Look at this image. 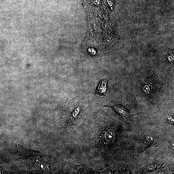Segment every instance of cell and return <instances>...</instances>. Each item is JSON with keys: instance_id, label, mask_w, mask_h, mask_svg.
<instances>
[{"instance_id": "cell-5", "label": "cell", "mask_w": 174, "mask_h": 174, "mask_svg": "<svg viewBox=\"0 0 174 174\" xmlns=\"http://www.w3.org/2000/svg\"><path fill=\"white\" fill-rule=\"evenodd\" d=\"M81 100L75 98L69 101L66 110V118L70 122H72L80 116L83 109V104Z\"/></svg>"}, {"instance_id": "cell-7", "label": "cell", "mask_w": 174, "mask_h": 174, "mask_svg": "<svg viewBox=\"0 0 174 174\" xmlns=\"http://www.w3.org/2000/svg\"><path fill=\"white\" fill-rule=\"evenodd\" d=\"M100 173L102 174H131V169L129 164L116 163L113 166Z\"/></svg>"}, {"instance_id": "cell-1", "label": "cell", "mask_w": 174, "mask_h": 174, "mask_svg": "<svg viewBox=\"0 0 174 174\" xmlns=\"http://www.w3.org/2000/svg\"><path fill=\"white\" fill-rule=\"evenodd\" d=\"M165 80L154 68H142L138 71L133 80L135 106L149 114L157 111L167 87Z\"/></svg>"}, {"instance_id": "cell-8", "label": "cell", "mask_w": 174, "mask_h": 174, "mask_svg": "<svg viewBox=\"0 0 174 174\" xmlns=\"http://www.w3.org/2000/svg\"><path fill=\"white\" fill-rule=\"evenodd\" d=\"M108 80L107 78L101 79L98 84L94 94H97L100 96H104L106 98V93L108 86Z\"/></svg>"}, {"instance_id": "cell-3", "label": "cell", "mask_w": 174, "mask_h": 174, "mask_svg": "<svg viewBox=\"0 0 174 174\" xmlns=\"http://www.w3.org/2000/svg\"><path fill=\"white\" fill-rule=\"evenodd\" d=\"M174 173V154L151 159L139 169L140 174H170Z\"/></svg>"}, {"instance_id": "cell-6", "label": "cell", "mask_w": 174, "mask_h": 174, "mask_svg": "<svg viewBox=\"0 0 174 174\" xmlns=\"http://www.w3.org/2000/svg\"><path fill=\"white\" fill-rule=\"evenodd\" d=\"M164 112L160 118L159 125L162 127L174 129V115L173 109L164 108Z\"/></svg>"}, {"instance_id": "cell-2", "label": "cell", "mask_w": 174, "mask_h": 174, "mask_svg": "<svg viewBox=\"0 0 174 174\" xmlns=\"http://www.w3.org/2000/svg\"><path fill=\"white\" fill-rule=\"evenodd\" d=\"M162 126L149 124L145 126L135 123L129 126L128 144L125 156L137 159L139 155L151 148L158 147L165 136Z\"/></svg>"}, {"instance_id": "cell-9", "label": "cell", "mask_w": 174, "mask_h": 174, "mask_svg": "<svg viewBox=\"0 0 174 174\" xmlns=\"http://www.w3.org/2000/svg\"><path fill=\"white\" fill-rule=\"evenodd\" d=\"M167 62L171 64L173 67L174 66V55L173 52L171 51H168L167 55Z\"/></svg>"}, {"instance_id": "cell-4", "label": "cell", "mask_w": 174, "mask_h": 174, "mask_svg": "<svg viewBox=\"0 0 174 174\" xmlns=\"http://www.w3.org/2000/svg\"><path fill=\"white\" fill-rule=\"evenodd\" d=\"M104 107L111 108L121 117L123 120V123L128 125H132L135 124V122L133 119V117L140 113L133 115L130 112V110L126 107L124 99L118 101L109 98L107 100V104Z\"/></svg>"}]
</instances>
